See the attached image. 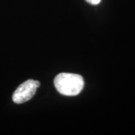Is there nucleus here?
<instances>
[{
  "label": "nucleus",
  "mask_w": 135,
  "mask_h": 135,
  "mask_svg": "<svg viewBox=\"0 0 135 135\" xmlns=\"http://www.w3.org/2000/svg\"><path fill=\"white\" fill-rule=\"evenodd\" d=\"M40 83L38 81L29 80L18 86L13 95V100L15 103L21 104L31 99Z\"/></svg>",
  "instance_id": "2"
},
{
  "label": "nucleus",
  "mask_w": 135,
  "mask_h": 135,
  "mask_svg": "<svg viewBox=\"0 0 135 135\" xmlns=\"http://www.w3.org/2000/svg\"><path fill=\"white\" fill-rule=\"evenodd\" d=\"M86 1L87 2H88L89 3H90V4L96 5L99 3V2L101 1V0H86Z\"/></svg>",
  "instance_id": "3"
},
{
  "label": "nucleus",
  "mask_w": 135,
  "mask_h": 135,
  "mask_svg": "<svg viewBox=\"0 0 135 135\" xmlns=\"http://www.w3.org/2000/svg\"><path fill=\"white\" fill-rule=\"evenodd\" d=\"M54 84L60 93L73 97L78 95L81 91L84 86V80L79 75L62 73L56 76Z\"/></svg>",
  "instance_id": "1"
}]
</instances>
